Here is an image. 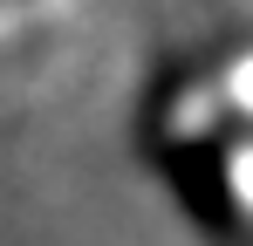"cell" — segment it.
<instances>
[{
  "label": "cell",
  "mask_w": 253,
  "mask_h": 246,
  "mask_svg": "<svg viewBox=\"0 0 253 246\" xmlns=\"http://www.w3.org/2000/svg\"><path fill=\"white\" fill-rule=\"evenodd\" d=\"M55 14H62V0H0V48H28Z\"/></svg>",
  "instance_id": "7a4b0ae2"
},
{
  "label": "cell",
  "mask_w": 253,
  "mask_h": 246,
  "mask_svg": "<svg viewBox=\"0 0 253 246\" xmlns=\"http://www.w3.org/2000/svg\"><path fill=\"white\" fill-rule=\"evenodd\" d=\"M130 144L199 246H253V21L165 48L144 69Z\"/></svg>",
  "instance_id": "6da1fadb"
}]
</instances>
